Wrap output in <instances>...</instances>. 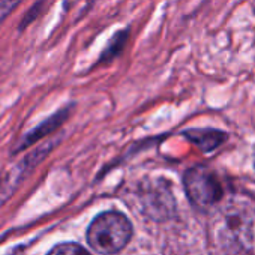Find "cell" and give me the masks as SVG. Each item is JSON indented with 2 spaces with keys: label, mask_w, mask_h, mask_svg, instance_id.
<instances>
[{
  "label": "cell",
  "mask_w": 255,
  "mask_h": 255,
  "mask_svg": "<svg viewBox=\"0 0 255 255\" xmlns=\"http://www.w3.org/2000/svg\"><path fill=\"white\" fill-rule=\"evenodd\" d=\"M132 237V225L119 212L98 215L87 228V243L98 254L110 255L122 251Z\"/></svg>",
  "instance_id": "cell-1"
},
{
  "label": "cell",
  "mask_w": 255,
  "mask_h": 255,
  "mask_svg": "<svg viewBox=\"0 0 255 255\" xmlns=\"http://www.w3.org/2000/svg\"><path fill=\"white\" fill-rule=\"evenodd\" d=\"M185 189L191 203L200 209L215 206L222 197V186L216 174L204 165H195L186 171Z\"/></svg>",
  "instance_id": "cell-2"
},
{
  "label": "cell",
  "mask_w": 255,
  "mask_h": 255,
  "mask_svg": "<svg viewBox=\"0 0 255 255\" xmlns=\"http://www.w3.org/2000/svg\"><path fill=\"white\" fill-rule=\"evenodd\" d=\"M131 35H132L131 26H126L123 29L116 30L113 33V36L110 38V41L107 42V45L104 47V50L101 51V56H99L96 65H107V63H111L114 59H117L123 53L126 44L129 42Z\"/></svg>",
  "instance_id": "cell-3"
},
{
  "label": "cell",
  "mask_w": 255,
  "mask_h": 255,
  "mask_svg": "<svg viewBox=\"0 0 255 255\" xmlns=\"http://www.w3.org/2000/svg\"><path fill=\"white\" fill-rule=\"evenodd\" d=\"M248 218L245 210L242 209V206H236V207H231L228 206V210L227 213L224 215V219H225V227L228 228L227 231L230 233L231 237H236L239 240H246L248 234H249V219H245Z\"/></svg>",
  "instance_id": "cell-4"
},
{
  "label": "cell",
  "mask_w": 255,
  "mask_h": 255,
  "mask_svg": "<svg viewBox=\"0 0 255 255\" xmlns=\"http://www.w3.org/2000/svg\"><path fill=\"white\" fill-rule=\"evenodd\" d=\"M186 137L204 152H210V150L219 147V144L222 141H225V138H227L222 132L212 131V129L191 131V132H186Z\"/></svg>",
  "instance_id": "cell-5"
},
{
  "label": "cell",
  "mask_w": 255,
  "mask_h": 255,
  "mask_svg": "<svg viewBox=\"0 0 255 255\" xmlns=\"http://www.w3.org/2000/svg\"><path fill=\"white\" fill-rule=\"evenodd\" d=\"M47 3H48V0H36V2L32 5V8L23 15L20 24H18V32H24L29 26H32L45 11L47 8Z\"/></svg>",
  "instance_id": "cell-6"
},
{
  "label": "cell",
  "mask_w": 255,
  "mask_h": 255,
  "mask_svg": "<svg viewBox=\"0 0 255 255\" xmlns=\"http://www.w3.org/2000/svg\"><path fill=\"white\" fill-rule=\"evenodd\" d=\"M47 255H90V254L78 243H60L54 246Z\"/></svg>",
  "instance_id": "cell-7"
},
{
  "label": "cell",
  "mask_w": 255,
  "mask_h": 255,
  "mask_svg": "<svg viewBox=\"0 0 255 255\" xmlns=\"http://www.w3.org/2000/svg\"><path fill=\"white\" fill-rule=\"evenodd\" d=\"M24 0H0V26L11 17Z\"/></svg>",
  "instance_id": "cell-8"
},
{
  "label": "cell",
  "mask_w": 255,
  "mask_h": 255,
  "mask_svg": "<svg viewBox=\"0 0 255 255\" xmlns=\"http://www.w3.org/2000/svg\"><path fill=\"white\" fill-rule=\"evenodd\" d=\"M93 2H96V0H92V3H93Z\"/></svg>",
  "instance_id": "cell-9"
}]
</instances>
